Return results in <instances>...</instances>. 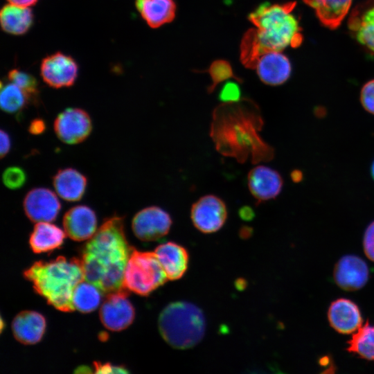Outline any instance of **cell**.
Wrapping results in <instances>:
<instances>
[{"mask_svg":"<svg viewBox=\"0 0 374 374\" xmlns=\"http://www.w3.org/2000/svg\"><path fill=\"white\" fill-rule=\"evenodd\" d=\"M263 120L257 105L247 98L222 103L213 112L210 136L222 155L240 163L269 161L274 151L260 136Z\"/></svg>","mask_w":374,"mask_h":374,"instance_id":"obj_1","label":"cell"},{"mask_svg":"<svg viewBox=\"0 0 374 374\" xmlns=\"http://www.w3.org/2000/svg\"><path fill=\"white\" fill-rule=\"evenodd\" d=\"M132 248L127 241L123 218L111 217L89 239L82 251L84 280L97 287L102 294L127 291L123 279Z\"/></svg>","mask_w":374,"mask_h":374,"instance_id":"obj_2","label":"cell"},{"mask_svg":"<svg viewBox=\"0 0 374 374\" xmlns=\"http://www.w3.org/2000/svg\"><path fill=\"white\" fill-rule=\"evenodd\" d=\"M35 292L55 308L63 312L75 310L72 303L76 285L84 280L80 258L59 256L48 262L38 261L24 272Z\"/></svg>","mask_w":374,"mask_h":374,"instance_id":"obj_3","label":"cell"},{"mask_svg":"<svg viewBox=\"0 0 374 374\" xmlns=\"http://www.w3.org/2000/svg\"><path fill=\"white\" fill-rule=\"evenodd\" d=\"M295 6L294 1L281 4L265 2L249 15V20L256 27L254 32L262 55L301 45V28L292 12Z\"/></svg>","mask_w":374,"mask_h":374,"instance_id":"obj_4","label":"cell"},{"mask_svg":"<svg viewBox=\"0 0 374 374\" xmlns=\"http://www.w3.org/2000/svg\"><path fill=\"white\" fill-rule=\"evenodd\" d=\"M158 327L163 339L172 348L188 349L203 339L206 319L202 310L187 301L169 303L161 312Z\"/></svg>","mask_w":374,"mask_h":374,"instance_id":"obj_5","label":"cell"},{"mask_svg":"<svg viewBox=\"0 0 374 374\" xmlns=\"http://www.w3.org/2000/svg\"><path fill=\"white\" fill-rule=\"evenodd\" d=\"M123 280L125 290L145 296L168 279L154 251H141L132 248Z\"/></svg>","mask_w":374,"mask_h":374,"instance_id":"obj_6","label":"cell"},{"mask_svg":"<svg viewBox=\"0 0 374 374\" xmlns=\"http://www.w3.org/2000/svg\"><path fill=\"white\" fill-rule=\"evenodd\" d=\"M227 215L225 202L214 195L202 196L190 208V218L194 226L204 233L219 231L225 224Z\"/></svg>","mask_w":374,"mask_h":374,"instance_id":"obj_7","label":"cell"},{"mask_svg":"<svg viewBox=\"0 0 374 374\" xmlns=\"http://www.w3.org/2000/svg\"><path fill=\"white\" fill-rule=\"evenodd\" d=\"M78 71L79 66L75 59L62 52H55L46 56L40 64V75L43 81L55 89L73 85Z\"/></svg>","mask_w":374,"mask_h":374,"instance_id":"obj_8","label":"cell"},{"mask_svg":"<svg viewBox=\"0 0 374 374\" xmlns=\"http://www.w3.org/2000/svg\"><path fill=\"white\" fill-rule=\"evenodd\" d=\"M53 128L62 142L74 145L84 141L89 136L92 131V121L85 110L69 107L56 116Z\"/></svg>","mask_w":374,"mask_h":374,"instance_id":"obj_9","label":"cell"},{"mask_svg":"<svg viewBox=\"0 0 374 374\" xmlns=\"http://www.w3.org/2000/svg\"><path fill=\"white\" fill-rule=\"evenodd\" d=\"M172 220L170 214L157 206L139 211L132 222L134 235L145 242L154 241L166 235L170 230Z\"/></svg>","mask_w":374,"mask_h":374,"instance_id":"obj_10","label":"cell"},{"mask_svg":"<svg viewBox=\"0 0 374 374\" xmlns=\"http://www.w3.org/2000/svg\"><path fill=\"white\" fill-rule=\"evenodd\" d=\"M127 292L122 291L107 294L100 308V318L107 329L123 330L134 321V308L127 298Z\"/></svg>","mask_w":374,"mask_h":374,"instance_id":"obj_11","label":"cell"},{"mask_svg":"<svg viewBox=\"0 0 374 374\" xmlns=\"http://www.w3.org/2000/svg\"><path fill=\"white\" fill-rule=\"evenodd\" d=\"M23 206L26 216L35 222L55 220L61 208L57 195L46 188L29 190L24 199Z\"/></svg>","mask_w":374,"mask_h":374,"instance_id":"obj_12","label":"cell"},{"mask_svg":"<svg viewBox=\"0 0 374 374\" xmlns=\"http://www.w3.org/2000/svg\"><path fill=\"white\" fill-rule=\"evenodd\" d=\"M348 26L356 41L374 55V0H365L353 8Z\"/></svg>","mask_w":374,"mask_h":374,"instance_id":"obj_13","label":"cell"},{"mask_svg":"<svg viewBox=\"0 0 374 374\" xmlns=\"http://www.w3.org/2000/svg\"><path fill=\"white\" fill-rule=\"evenodd\" d=\"M247 184L252 196L260 203L276 198L282 190L283 181L276 170L259 165L249 172Z\"/></svg>","mask_w":374,"mask_h":374,"instance_id":"obj_14","label":"cell"},{"mask_svg":"<svg viewBox=\"0 0 374 374\" xmlns=\"http://www.w3.org/2000/svg\"><path fill=\"white\" fill-rule=\"evenodd\" d=\"M63 226L66 235L75 241L90 239L96 232V215L86 205L73 206L63 217Z\"/></svg>","mask_w":374,"mask_h":374,"instance_id":"obj_15","label":"cell"},{"mask_svg":"<svg viewBox=\"0 0 374 374\" xmlns=\"http://www.w3.org/2000/svg\"><path fill=\"white\" fill-rule=\"evenodd\" d=\"M334 279L339 287L346 291L359 290L368 278V269L360 258L347 255L337 262L333 272Z\"/></svg>","mask_w":374,"mask_h":374,"instance_id":"obj_16","label":"cell"},{"mask_svg":"<svg viewBox=\"0 0 374 374\" xmlns=\"http://www.w3.org/2000/svg\"><path fill=\"white\" fill-rule=\"evenodd\" d=\"M255 69L260 80L271 86L285 82L292 71L288 57L280 51H269L261 55Z\"/></svg>","mask_w":374,"mask_h":374,"instance_id":"obj_17","label":"cell"},{"mask_svg":"<svg viewBox=\"0 0 374 374\" xmlns=\"http://www.w3.org/2000/svg\"><path fill=\"white\" fill-rule=\"evenodd\" d=\"M330 326L337 332L349 334L356 331L362 323L357 305L346 299H339L330 305L328 312Z\"/></svg>","mask_w":374,"mask_h":374,"instance_id":"obj_18","label":"cell"},{"mask_svg":"<svg viewBox=\"0 0 374 374\" xmlns=\"http://www.w3.org/2000/svg\"><path fill=\"white\" fill-rule=\"evenodd\" d=\"M154 253L168 280H179L187 271L189 254L183 246L168 242L159 244Z\"/></svg>","mask_w":374,"mask_h":374,"instance_id":"obj_19","label":"cell"},{"mask_svg":"<svg viewBox=\"0 0 374 374\" xmlns=\"http://www.w3.org/2000/svg\"><path fill=\"white\" fill-rule=\"evenodd\" d=\"M45 328V318L35 311L21 312L12 323L14 337L24 344H34L39 341Z\"/></svg>","mask_w":374,"mask_h":374,"instance_id":"obj_20","label":"cell"},{"mask_svg":"<svg viewBox=\"0 0 374 374\" xmlns=\"http://www.w3.org/2000/svg\"><path fill=\"white\" fill-rule=\"evenodd\" d=\"M53 185L57 194L68 202L80 200L84 195L87 179L74 168L59 170L53 177Z\"/></svg>","mask_w":374,"mask_h":374,"instance_id":"obj_21","label":"cell"},{"mask_svg":"<svg viewBox=\"0 0 374 374\" xmlns=\"http://www.w3.org/2000/svg\"><path fill=\"white\" fill-rule=\"evenodd\" d=\"M135 6L143 19L152 28L171 22L176 15L174 0H135Z\"/></svg>","mask_w":374,"mask_h":374,"instance_id":"obj_22","label":"cell"},{"mask_svg":"<svg viewBox=\"0 0 374 374\" xmlns=\"http://www.w3.org/2000/svg\"><path fill=\"white\" fill-rule=\"evenodd\" d=\"M0 23L6 33L19 36L28 33L34 23V14L30 7L5 4L0 12Z\"/></svg>","mask_w":374,"mask_h":374,"instance_id":"obj_23","label":"cell"},{"mask_svg":"<svg viewBox=\"0 0 374 374\" xmlns=\"http://www.w3.org/2000/svg\"><path fill=\"white\" fill-rule=\"evenodd\" d=\"M311 7L321 23L330 28H337L347 15L352 0H303Z\"/></svg>","mask_w":374,"mask_h":374,"instance_id":"obj_24","label":"cell"},{"mask_svg":"<svg viewBox=\"0 0 374 374\" xmlns=\"http://www.w3.org/2000/svg\"><path fill=\"white\" fill-rule=\"evenodd\" d=\"M65 234L60 228L50 222H37L30 234L29 243L35 253L47 252L60 247Z\"/></svg>","mask_w":374,"mask_h":374,"instance_id":"obj_25","label":"cell"},{"mask_svg":"<svg viewBox=\"0 0 374 374\" xmlns=\"http://www.w3.org/2000/svg\"><path fill=\"white\" fill-rule=\"evenodd\" d=\"M101 293L92 283L85 280L81 281L73 293L72 303L75 310L83 313L93 311L100 303Z\"/></svg>","mask_w":374,"mask_h":374,"instance_id":"obj_26","label":"cell"},{"mask_svg":"<svg viewBox=\"0 0 374 374\" xmlns=\"http://www.w3.org/2000/svg\"><path fill=\"white\" fill-rule=\"evenodd\" d=\"M348 344V352L366 359L374 360V326L367 321L364 326L357 330Z\"/></svg>","mask_w":374,"mask_h":374,"instance_id":"obj_27","label":"cell"},{"mask_svg":"<svg viewBox=\"0 0 374 374\" xmlns=\"http://www.w3.org/2000/svg\"><path fill=\"white\" fill-rule=\"evenodd\" d=\"M29 101L26 94L17 85L9 81L1 84L0 105L8 114H18Z\"/></svg>","mask_w":374,"mask_h":374,"instance_id":"obj_28","label":"cell"},{"mask_svg":"<svg viewBox=\"0 0 374 374\" xmlns=\"http://www.w3.org/2000/svg\"><path fill=\"white\" fill-rule=\"evenodd\" d=\"M262 55L260 48L256 40L254 28L244 34L240 46V60L247 68L253 69Z\"/></svg>","mask_w":374,"mask_h":374,"instance_id":"obj_29","label":"cell"},{"mask_svg":"<svg viewBox=\"0 0 374 374\" xmlns=\"http://www.w3.org/2000/svg\"><path fill=\"white\" fill-rule=\"evenodd\" d=\"M8 80L21 89L29 100L33 101L38 97L39 83L33 75L15 68L8 71Z\"/></svg>","mask_w":374,"mask_h":374,"instance_id":"obj_30","label":"cell"},{"mask_svg":"<svg viewBox=\"0 0 374 374\" xmlns=\"http://www.w3.org/2000/svg\"><path fill=\"white\" fill-rule=\"evenodd\" d=\"M212 83L208 87V92L212 93L215 87L221 82L230 78H233L239 82L242 80L235 75L231 64L224 60H217L213 62L207 69Z\"/></svg>","mask_w":374,"mask_h":374,"instance_id":"obj_31","label":"cell"},{"mask_svg":"<svg viewBox=\"0 0 374 374\" xmlns=\"http://www.w3.org/2000/svg\"><path fill=\"white\" fill-rule=\"evenodd\" d=\"M3 183L10 189H18L22 187L26 181V174L23 168L10 166L5 169L2 174Z\"/></svg>","mask_w":374,"mask_h":374,"instance_id":"obj_32","label":"cell"},{"mask_svg":"<svg viewBox=\"0 0 374 374\" xmlns=\"http://www.w3.org/2000/svg\"><path fill=\"white\" fill-rule=\"evenodd\" d=\"M241 91L238 83L226 82L219 93V99L224 103H235L240 100Z\"/></svg>","mask_w":374,"mask_h":374,"instance_id":"obj_33","label":"cell"},{"mask_svg":"<svg viewBox=\"0 0 374 374\" xmlns=\"http://www.w3.org/2000/svg\"><path fill=\"white\" fill-rule=\"evenodd\" d=\"M360 101L368 112L374 114V80L367 82L362 88Z\"/></svg>","mask_w":374,"mask_h":374,"instance_id":"obj_34","label":"cell"},{"mask_svg":"<svg viewBox=\"0 0 374 374\" xmlns=\"http://www.w3.org/2000/svg\"><path fill=\"white\" fill-rule=\"evenodd\" d=\"M364 249L366 256L374 261V221L367 227L364 236Z\"/></svg>","mask_w":374,"mask_h":374,"instance_id":"obj_35","label":"cell"},{"mask_svg":"<svg viewBox=\"0 0 374 374\" xmlns=\"http://www.w3.org/2000/svg\"><path fill=\"white\" fill-rule=\"evenodd\" d=\"M96 373H127L128 371L122 366H115L110 364L94 363Z\"/></svg>","mask_w":374,"mask_h":374,"instance_id":"obj_36","label":"cell"},{"mask_svg":"<svg viewBox=\"0 0 374 374\" xmlns=\"http://www.w3.org/2000/svg\"><path fill=\"white\" fill-rule=\"evenodd\" d=\"M1 158H3L10 151L11 148V141L9 134L3 130H1Z\"/></svg>","mask_w":374,"mask_h":374,"instance_id":"obj_37","label":"cell"},{"mask_svg":"<svg viewBox=\"0 0 374 374\" xmlns=\"http://www.w3.org/2000/svg\"><path fill=\"white\" fill-rule=\"evenodd\" d=\"M46 128L44 121L40 118H35L33 120L29 125L28 131L35 135L42 134Z\"/></svg>","mask_w":374,"mask_h":374,"instance_id":"obj_38","label":"cell"},{"mask_svg":"<svg viewBox=\"0 0 374 374\" xmlns=\"http://www.w3.org/2000/svg\"><path fill=\"white\" fill-rule=\"evenodd\" d=\"M9 3L14 5L23 6V7H30L35 6L38 0H6Z\"/></svg>","mask_w":374,"mask_h":374,"instance_id":"obj_39","label":"cell"},{"mask_svg":"<svg viewBox=\"0 0 374 374\" xmlns=\"http://www.w3.org/2000/svg\"><path fill=\"white\" fill-rule=\"evenodd\" d=\"M240 215L244 219H250L253 215V212L250 207L244 206L240 210Z\"/></svg>","mask_w":374,"mask_h":374,"instance_id":"obj_40","label":"cell"},{"mask_svg":"<svg viewBox=\"0 0 374 374\" xmlns=\"http://www.w3.org/2000/svg\"><path fill=\"white\" fill-rule=\"evenodd\" d=\"M371 175L374 179V161L373 162L372 166H371Z\"/></svg>","mask_w":374,"mask_h":374,"instance_id":"obj_41","label":"cell"}]
</instances>
